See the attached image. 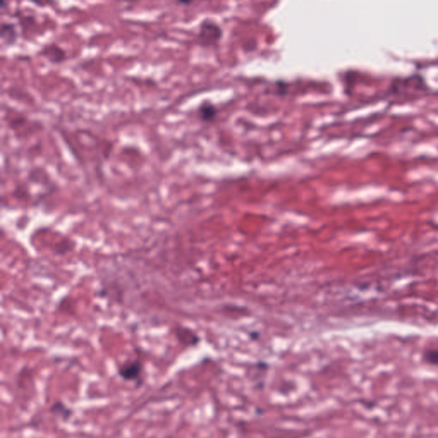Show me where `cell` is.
Wrapping results in <instances>:
<instances>
[{
	"mask_svg": "<svg viewBox=\"0 0 438 438\" xmlns=\"http://www.w3.org/2000/svg\"><path fill=\"white\" fill-rule=\"evenodd\" d=\"M220 29L212 23L206 22L201 26L200 36H201L202 42H209L210 43V42H212V39L217 40L220 38Z\"/></svg>",
	"mask_w": 438,
	"mask_h": 438,
	"instance_id": "4",
	"label": "cell"
},
{
	"mask_svg": "<svg viewBox=\"0 0 438 438\" xmlns=\"http://www.w3.org/2000/svg\"><path fill=\"white\" fill-rule=\"evenodd\" d=\"M0 36L3 44L6 45H14L19 38V32L17 26L11 22H3L1 24Z\"/></svg>",
	"mask_w": 438,
	"mask_h": 438,
	"instance_id": "2",
	"label": "cell"
},
{
	"mask_svg": "<svg viewBox=\"0 0 438 438\" xmlns=\"http://www.w3.org/2000/svg\"><path fill=\"white\" fill-rule=\"evenodd\" d=\"M198 112L200 117L205 121L212 120L217 114L215 107L210 103L202 104L200 106Z\"/></svg>",
	"mask_w": 438,
	"mask_h": 438,
	"instance_id": "5",
	"label": "cell"
},
{
	"mask_svg": "<svg viewBox=\"0 0 438 438\" xmlns=\"http://www.w3.org/2000/svg\"><path fill=\"white\" fill-rule=\"evenodd\" d=\"M49 413L56 417H59L64 422L69 421L71 419V417L74 415V410L72 408H70L63 401L53 402V405L49 408Z\"/></svg>",
	"mask_w": 438,
	"mask_h": 438,
	"instance_id": "3",
	"label": "cell"
},
{
	"mask_svg": "<svg viewBox=\"0 0 438 438\" xmlns=\"http://www.w3.org/2000/svg\"><path fill=\"white\" fill-rule=\"evenodd\" d=\"M144 365L139 359L128 360L117 370V374L125 382H134L137 388L142 385Z\"/></svg>",
	"mask_w": 438,
	"mask_h": 438,
	"instance_id": "1",
	"label": "cell"
},
{
	"mask_svg": "<svg viewBox=\"0 0 438 438\" xmlns=\"http://www.w3.org/2000/svg\"><path fill=\"white\" fill-rule=\"evenodd\" d=\"M424 362L431 366H438V349H428L423 355Z\"/></svg>",
	"mask_w": 438,
	"mask_h": 438,
	"instance_id": "6",
	"label": "cell"
}]
</instances>
